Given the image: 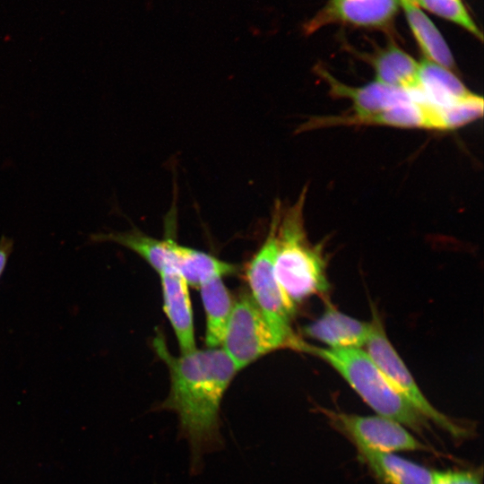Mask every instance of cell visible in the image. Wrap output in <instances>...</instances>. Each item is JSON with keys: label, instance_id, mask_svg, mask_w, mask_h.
<instances>
[{"label": "cell", "instance_id": "cell-1", "mask_svg": "<svg viewBox=\"0 0 484 484\" xmlns=\"http://www.w3.org/2000/svg\"><path fill=\"white\" fill-rule=\"evenodd\" d=\"M153 347L170 377L169 393L160 409L177 415L180 434L190 445L192 471H196L203 455L222 444L220 404L238 371L219 347L195 349L175 357L162 333L154 337Z\"/></svg>", "mask_w": 484, "mask_h": 484}, {"label": "cell", "instance_id": "cell-6", "mask_svg": "<svg viewBox=\"0 0 484 484\" xmlns=\"http://www.w3.org/2000/svg\"><path fill=\"white\" fill-rule=\"evenodd\" d=\"M372 314V328L364 346L365 350L391 385L428 421H432L455 438L468 436L470 432L467 428L439 411L429 402L390 342L378 314L376 311Z\"/></svg>", "mask_w": 484, "mask_h": 484}, {"label": "cell", "instance_id": "cell-16", "mask_svg": "<svg viewBox=\"0 0 484 484\" xmlns=\"http://www.w3.org/2000/svg\"><path fill=\"white\" fill-rule=\"evenodd\" d=\"M198 289L205 311V343L207 348H218L222 343L235 300L220 276L207 279Z\"/></svg>", "mask_w": 484, "mask_h": 484}, {"label": "cell", "instance_id": "cell-10", "mask_svg": "<svg viewBox=\"0 0 484 484\" xmlns=\"http://www.w3.org/2000/svg\"><path fill=\"white\" fill-rule=\"evenodd\" d=\"M400 6L399 0H329L307 25L313 32L331 23L359 27H384L390 22Z\"/></svg>", "mask_w": 484, "mask_h": 484}, {"label": "cell", "instance_id": "cell-3", "mask_svg": "<svg viewBox=\"0 0 484 484\" xmlns=\"http://www.w3.org/2000/svg\"><path fill=\"white\" fill-rule=\"evenodd\" d=\"M299 351L330 365L377 415L396 420L423 436L430 430L419 414L388 382L362 349H328L303 342Z\"/></svg>", "mask_w": 484, "mask_h": 484}, {"label": "cell", "instance_id": "cell-20", "mask_svg": "<svg viewBox=\"0 0 484 484\" xmlns=\"http://www.w3.org/2000/svg\"><path fill=\"white\" fill-rule=\"evenodd\" d=\"M432 484H481L480 475L471 471H433Z\"/></svg>", "mask_w": 484, "mask_h": 484}, {"label": "cell", "instance_id": "cell-21", "mask_svg": "<svg viewBox=\"0 0 484 484\" xmlns=\"http://www.w3.org/2000/svg\"><path fill=\"white\" fill-rule=\"evenodd\" d=\"M13 239L3 235L0 238V277L5 269L8 258L13 251Z\"/></svg>", "mask_w": 484, "mask_h": 484}, {"label": "cell", "instance_id": "cell-15", "mask_svg": "<svg viewBox=\"0 0 484 484\" xmlns=\"http://www.w3.org/2000/svg\"><path fill=\"white\" fill-rule=\"evenodd\" d=\"M424 101L449 107L475 96L449 69L427 59L419 63V88Z\"/></svg>", "mask_w": 484, "mask_h": 484}, {"label": "cell", "instance_id": "cell-2", "mask_svg": "<svg viewBox=\"0 0 484 484\" xmlns=\"http://www.w3.org/2000/svg\"><path fill=\"white\" fill-rule=\"evenodd\" d=\"M307 189L288 210L275 205L276 251L274 272L289 301L296 307L314 295L328 291L326 262L321 246L308 242L304 227L303 208Z\"/></svg>", "mask_w": 484, "mask_h": 484}, {"label": "cell", "instance_id": "cell-11", "mask_svg": "<svg viewBox=\"0 0 484 484\" xmlns=\"http://www.w3.org/2000/svg\"><path fill=\"white\" fill-rule=\"evenodd\" d=\"M319 74L327 83L330 94L334 98L350 99L354 114L358 116L375 114L411 100L423 101L418 91L389 86L377 81L353 87L341 82L325 70L319 69Z\"/></svg>", "mask_w": 484, "mask_h": 484}, {"label": "cell", "instance_id": "cell-4", "mask_svg": "<svg viewBox=\"0 0 484 484\" xmlns=\"http://www.w3.org/2000/svg\"><path fill=\"white\" fill-rule=\"evenodd\" d=\"M95 242L110 241L119 244L143 258L159 274L177 273L188 285L199 286L213 276L233 274L235 264L221 261L205 252L177 244L173 239H157L136 229L126 232L99 233L91 236Z\"/></svg>", "mask_w": 484, "mask_h": 484}, {"label": "cell", "instance_id": "cell-18", "mask_svg": "<svg viewBox=\"0 0 484 484\" xmlns=\"http://www.w3.org/2000/svg\"><path fill=\"white\" fill-rule=\"evenodd\" d=\"M409 27L425 59L454 70L455 63L452 52L436 25L410 0H399Z\"/></svg>", "mask_w": 484, "mask_h": 484}, {"label": "cell", "instance_id": "cell-8", "mask_svg": "<svg viewBox=\"0 0 484 484\" xmlns=\"http://www.w3.org/2000/svg\"><path fill=\"white\" fill-rule=\"evenodd\" d=\"M333 426L345 434L357 447H365L380 452L399 451L434 452L414 436L396 420L383 417L361 416L319 408Z\"/></svg>", "mask_w": 484, "mask_h": 484}, {"label": "cell", "instance_id": "cell-12", "mask_svg": "<svg viewBox=\"0 0 484 484\" xmlns=\"http://www.w3.org/2000/svg\"><path fill=\"white\" fill-rule=\"evenodd\" d=\"M371 328V321L359 320L328 305L319 317L305 326L304 332L328 349H361Z\"/></svg>", "mask_w": 484, "mask_h": 484}, {"label": "cell", "instance_id": "cell-7", "mask_svg": "<svg viewBox=\"0 0 484 484\" xmlns=\"http://www.w3.org/2000/svg\"><path fill=\"white\" fill-rule=\"evenodd\" d=\"M221 346L238 371L273 350L284 349L246 293L234 302Z\"/></svg>", "mask_w": 484, "mask_h": 484}, {"label": "cell", "instance_id": "cell-9", "mask_svg": "<svg viewBox=\"0 0 484 484\" xmlns=\"http://www.w3.org/2000/svg\"><path fill=\"white\" fill-rule=\"evenodd\" d=\"M341 125H373L399 128L446 130L442 108L420 100L400 103L385 110L367 116L349 114L313 117L307 121V127L310 130L323 126Z\"/></svg>", "mask_w": 484, "mask_h": 484}, {"label": "cell", "instance_id": "cell-17", "mask_svg": "<svg viewBox=\"0 0 484 484\" xmlns=\"http://www.w3.org/2000/svg\"><path fill=\"white\" fill-rule=\"evenodd\" d=\"M376 81L396 88L418 91L419 63L393 44L379 50L371 58Z\"/></svg>", "mask_w": 484, "mask_h": 484}, {"label": "cell", "instance_id": "cell-19", "mask_svg": "<svg viewBox=\"0 0 484 484\" xmlns=\"http://www.w3.org/2000/svg\"><path fill=\"white\" fill-rule=\"evenodd\" d=\"M418 7L424 8L468 30L480 39L482 34L468 13L462 0H410Z\"/></svg>", "mask_w": 484, "mask_h": 484}, {"label": "cell", "instance_id": "cell-5", "mask_svg": "<svg viewBox=\"0 0 484 484\" xmlns=\"http://www.w3.org/2000/svg\"><path fill=\"white\" fill-rule=\"evenodd\" d=\"M275 251V220L272 217L264 244L247 265L246 280L252 298L284 349L299 351L304 341L294 333L291 324L296 307L289 301L276 279Z\"/></svg>", "mask_w": 484, "mask_h": 484}, {"label": "cell", "instance_id": "cell-13", "mask_svg": "<svg viewBox=\"0 0 484 484\" xmlns=\"http://www.w3.org/2000/svg\"><path fill=\"white\" fill-rule=\"evenodd\" d=\"M163 309L181 353L196 349L191 299L186 281L177 273H160Z\"/></svg>", "mask_w": 484, "mask_h": 484}, {"label": "cell", "instance_id": "cell-14", "mask_svg": "<svg viewBox=\"0 0 484 484\" xmlns=\"http://www.w3.org/2000/svg\"><path fill=\"white\" fill-rule=\"evenodd\" d=\"M359 456L382 484H432L433 471L393 453L357 447Z\"/></svg>", "mask_w": 484, "mask_h": 484}]
</instances>
